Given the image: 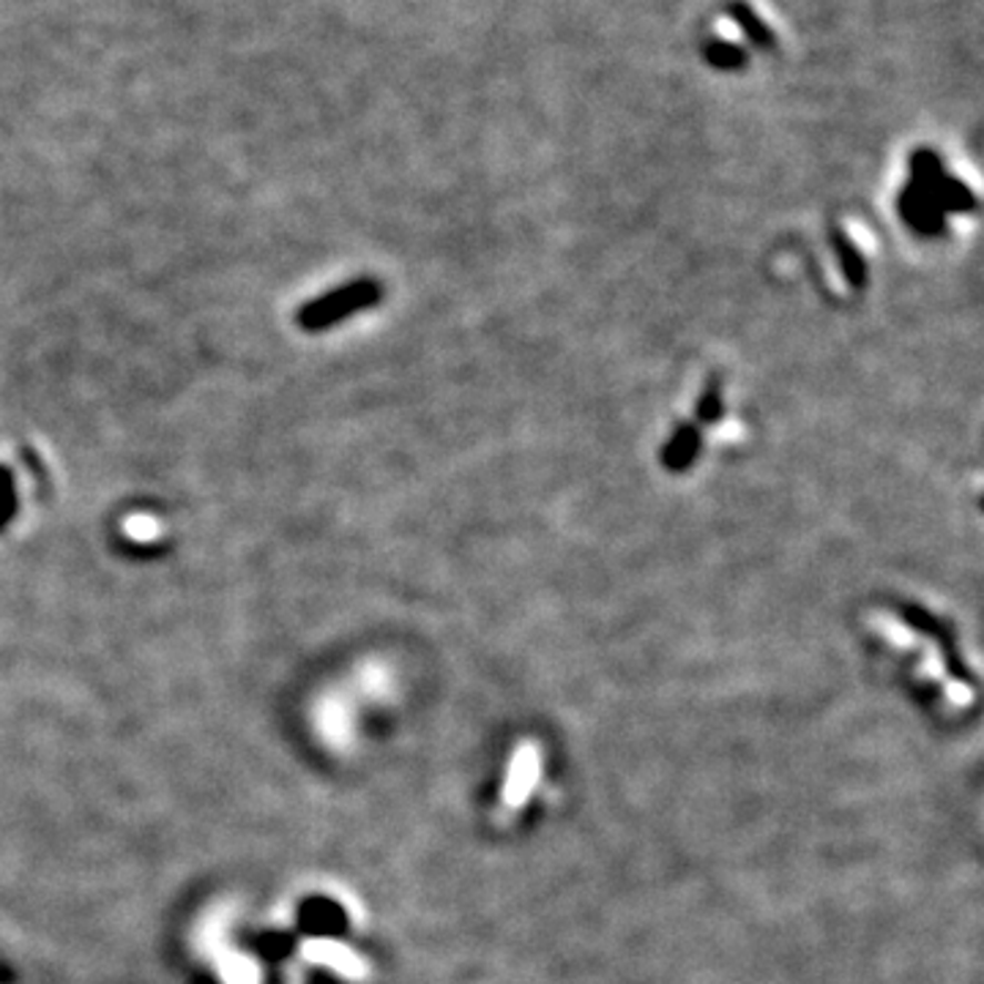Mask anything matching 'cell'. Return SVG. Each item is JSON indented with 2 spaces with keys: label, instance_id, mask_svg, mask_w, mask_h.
I'll list each match as a JSON object with an SVG mask.
<instances>
[{
  "label": "cell",
  "instance_id": "6da1fadb",
  "mask_svg": "<svg viewBox=\"0 0 984 984\" xmlns=\"http://www.w3.org/2000/svg\"><path fill=\"white\" fill-rule=\"evenodd\" d=\"M698 58L717 74H750L791 44V28L771 0H711L694 22Z\"/></svg>",
  "mask_w": 984,
  "mask_h": 984
},
{
  "label": "cell",
  "instance_id": "7a4b0ae2",
  "mask_svg": "<svg viewBox=\"0 0 984 984\" xmlns=\"http://www.w3.org/2000/svg\"><path fill=\"white\" fill-rule=\"evenodd\" d=\"M919 197L927 200L941 214H971L976 211V194L965 181L946 170L944 159L930 145H919L909 156V184Z\"/></svg>",
  "mask_w": 984,
  "mask_h": 984
},
{
  "label": "cell",
  "instance_id": "3957f363",
  "mask_svg": "<svg viewBox=\"0 0 984 984\" xmlns=\"http://www.w3.org/2000/svg\"><path fill=\"white\" fill-rule=\"evenodd\" d=\"M383 298V285L378 280H356L337 287L332 293H323L315 302L304 304L298 310L296 323L304 332H326L337 326L345 317L358 315L362 310H369Z\"/></svg>",
  "mask_w": 984,
  "mask_h": 984
},
{
  "label": "cell",
  "instance_id": "277c9868",
  "mask_svg": "<svg viewBox=\"0 0 984 984\" xmlns=\"http://www.w3.org/2000/svg\"><path fill=\"white\" fill-rule=\"evenodd\" d=\"M700 446H703L700 429L694 427V424H679L662 449L665 470H670V474H683L687 468H692Z\"/></svg>",
  "mask_w": 984,
  "mask_h": 984
},
{
  "label": "cell",
  "instance_id": "5b68a950",
  "mask_svg": "<svg viewBox=\"0 0 984 984\" xmlns=\"http://www.w3.org/2000/svg\"><path fill=\"white\" fill-rule=\"evenodd\" d=\"M897 211H900V216L905 220V225H909L911 230H916V233H922V235L944 233V214H941V211H935L933 205L924 203V200L919 197L916 192H911L909 186L900 192Z\"/></svg>",
  "mask_w": 984,
  "mask_h": 984
},
{
  "label": "cell",
  "instance_id": "8992f818",
  "mask_svg": "<svg viewBox=\"0 0 984 984\" xmlns=\"http://www.w3.org/2000/svg\"><path fill=\"white\" fill-rule=\"evenodd\" d=\"M832 246H834L836 261H840V268H842V274H845L848 285H851L853 291H862V287L868 285V263H864V255L859 252V246L853 244L851 235L840 227L832 230Z\"/></svg>",
  "mask_w": 984,
  "mask_h": 984
},
{
  "label": "cell",
  "instance_id": "52a82bcc",
  "mask_svg": "<svg viewBox=\"0 0 984 984\" xmlns=\"http://www.w3.org/2000/svg\"><path fill=\"white\" fill-rule=\"evenodd\" d=\"M306 954H310L312 960H317V963L332 965L334 971H339V974H345V976H356L358 971H362L358 957L351 952V949L328 944V941H321V944H310L306 946Z\"/></svg>",
  "mask_w": 984,
  "mask_h": 984
},
{
  "label": "cell",
  "instance_id": "ba28073f",
  "mask_svg": "<svg viewBox=\"0 0 984 984\" xmlns=\"http://www.w3.org/2000/svg\"><path fill=\"white\" fill-rule=\"evenodd\" d=\"M534 777H536V758H534V752L523 750L520 758H517L515 765H511V777H509V788H506V799H509L511 804H517V801L526 799V795L530 793V788H534Z\"/></svg>",
  "mask_w": 984,
  "mask_h": 984
},
{
  "label": "cell",
  "instance_id": "9c48e42d",
  "mask_svg": "<svg viewBox=\"0 0 984 984\" xmlns=\"http://www.w3.org/2000/svg\"><path fill=\"white\" fill-rule=\"evenodd\" d=\"M724 414V403H722V392L717 388V383H711L703 394H700L698 405H694V416H698L700 424H717Z\"/></svg>",
  "mask_w": 984,
  "mask_h": 984
},
{
  "label": "cell",
  "instance_id": "30bf717a",
  "mask_svg": "<svg viewBox=\"0 0 984 984\" xmlns=\"http://www.w3.org/2000/svg\"><path fill=\"white\" fill-rule=\"evenodd\" d=\"M11 511H14V493H11V474H9V470H0V523L9 520Z\"/></svg>",
  "mask_w": 984,
  "mask_h": 984
}]
</instances>
